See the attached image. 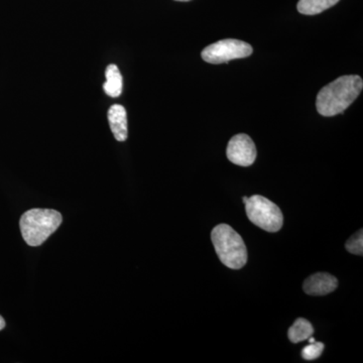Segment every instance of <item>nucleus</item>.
<instances>
[{"instance_id": "nucleus-12", "label": "nucleus", "mask_w": 363, "mask_h": 363, "mask_svg": "<svg viewBox=\"0 0 363 363\" xmlns=\"http://www.w3.org/2000/svg\"><path fill=\"white\" fill-rule=\"evenodd\" d=\"M346 250L353 255H362L363 252V233L362 229L357 231L354 235L351 236L345 245Z\"/></svg>"}, {"instance_id": "nucleus-11", "label": "nucleus", "mask_w": 363, "mask_h": 363, "mask_svg": "<svg viewBox=\"0 0 363 363\" xmlns=\"http://www.w3.org/2000/svg\"><path fill=\"white\" fill-rule=\"evenodd\" d=\"M313 333H314V328L312 324L304 318H298L289 329L288 336L291 342L298 343L311 337Z\"/></svg>"}, {"instance_id": "nucleus-14", "label": "nucleus", "mask_w": 363, "mask_h": 363, "mask_svg": "<svg viewBox=\"0 0 363 363\" xmlns=\"http://www.w3.org/2000/svg\"><path fill=\"white\" fill-rule=\"evenodd\" d=\"M4 327H6V321H4V318L0 316V331L4 329Z\"/></svg>"}, {"instance_id": "nucleus-7", "label": "nucleus", "mask_w": 363, "mask_h": 363, "mask_svg": "<svg viewBox=\"0 0 363 363\" xmlns=\"http://www.w3.org/2000/svg\"><path fill=\"white\" fill-rule=\"evenodd\" d=\"M338 281L335 277L327 272H318L306 279L303 289L311 296H324L337 289Z\"/></svg>"}, {"instance_id": "nucleus-2", "label": "nucleus", "mask_w": 363, "mask_h": 363, "mask_svg": "<svg viewBox=\"0 0 363 363\" xmlns=\"http://www.w3.org/2000/svg\"><path fill=\"white\" fill-rule=\"evenodd\" d=\"M62 221V215L56 210H28L21 218V235L30 247H39L59 228Z\"/></svg>"}, {"instance_id": "nucleus-5", "label": "nucleus", "mask_w": 363, "mask_h": 363, "mask_svg": "<svg viewBox=\"0 0 363 363\" xmlns=\"http://www.w3.org/2000/svg\"><path fill=\"white\" fill-rule=\"evenodd\" d=\"M252 45L242 40L227 39L208 45L202 51V59L210 64H222L242 59L252 54Z\"/></svg>"}, {"instance_id": "nucleus-1", "label": "nucleus", "mask_w": 363, "mask_h": 363, "mask_svg": "<svg viewBox=\"0 0 363 363\" xmlns=\"http://www.w3.org/2000/svg\"><path fill=\"white\" fill-rule=\"evenodd\" d=\"M363 88L362 79L357 75L342 76L325 86L317 95V111L322 116L342 113L359 96Z\"/></svg>"}, {"instance_id": "nucleus-8", "label": "nucleus", "mask_w": 363, "mask_h": 363, "mask_svg": "<svg viewBox=\"0 0 363 363\" xmlns=\"http://www.w3.org/2000/svg\"><path fill=\"white\" fill-rule=\"evenodd\" d=\"M108 121L116 140L125 142L128 135V116L123 105H112L108 111Z\"/></svg>"}, {"instance_id": "nucleus-6", "label": "nucleus", "mask_w": 363, "mask_h": 363, "mask_svg": "<svg viewBox=\"0 0 363 363\" xmlns=\"http://www.w3.org/2000/svg\"><path fill=\"white\" fill-rule=\"evenodd\" d=\"M226 155L227 159L234 164L250 167L257 160V147L250 135L240 133L229 140Z\"/></svg>"}, {"instance_id": "nucleus-3", "label": "nucleus", "mask_w": 363, "mask_h": 363, "mask_svg": "<svg viewBox=\"0 0 363 363\" xmlns=\"http://www.w3.org/2000/svg\"><path fill=\"white\" fill-rule=\"evenodd\" d=\"M211 240L224 266L233 269H240L245 266L247 262V245L233 227L227 224L214 227Z\"/></svg>"}, {"instance_id": "nucleus-9", "label": "nucleus", "mask_w": 363, "mask_h": 363, "mask_svg": "<svg viewBox=\"0 0 363 363\" xmlns=\"http://www.w3.org/2000/svg\"><path fill=\"white\" fill-rule=\"evenodd\" d=\"M106 82L104 83V89L108 96L116 98L123 93V76L116 65H109L105 71Z\"/></svg>"}, {"instance_id": "nucleus-4", "label": "nucleus", "mask_w": 363, "mask_h": 363, "mask_svg": "<svg viewBox=\"0 0 363 363\" xmlns=\"http://www.w3.org/2000/svg\"><path fill=\"white\" fill-rule=\"evenodd\" d=\"M248 219L255 225L267 233H278L284 223L281 209L264 196L255 195L243 197Z\"/></svg>"}, {"instance_id": "nucleus-10", "label": "nucleus", "mask_w": 363, "mask_h": 363, "mask_svg": "<svg viewBox=\"0 0 363 363\" xmlns=\"http://www.w3.org/2000/svg\"><path fill=\"white\" fill-rule=\"evenodd\" d=\"M338 2L339 0H300L297 9L298 13L305 16H315L323 13Z\"/></svg>"}, {"instance_id": "nucleus-13", "label": "nucleus", "mask_w": 363, "mask_h": 363, "mask_svg": "<svg viewBox=\"0 0 363 363\" xmlns=\"http://www.w3.org/2000/svg\"><path fill=\"white\" fill-rule=\"evenodd\" d=\"M324 347V343L316 342V341H315V342L309 344V345L303 348L302 357L306 360L317 359L318 357H321Z\"/></svg>"}, {"instance_id": "nucleus-15", "label": "nucleus", "mask_w": 363, "mask_h": 363, "mask_svg": "<svg viewBox=\"0 0 363 363\" xmlns=\"http://www.w3.org/2000/svg\"><path fill=\"white\" fill-rule=\"evenodd\" d=\"M176 1H190V0H176Z\"/></svg>"}]
</instances>
